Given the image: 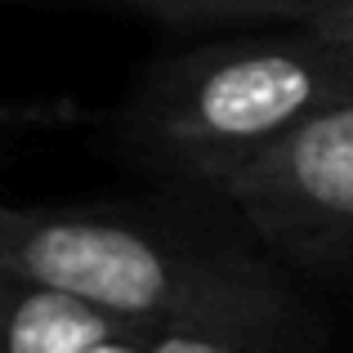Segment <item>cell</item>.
Here are the masks:
<instances>
[{
	"label": "cell",
	"instance_id": "ba28073f",
	"mask_svg": "<svg viewBox=\"0 0 353 353\" xmlns=\"http://www.w3.org/2000/svg\"><path fill=\"white\" fill-rule=\"evenodd\" d=\"M94 5H125V9H148V0H94Z\"/></svg>",
	"mask_w": 353,
	"mask_h": 353
},
{
	"label": "cell",
	"instance_id": "8992f818",
	"mask_svg": "<svg viewBox=\"0 0 353 353\" xmlns=\"http://www.w3.org/2000/svg\"><path fill=\"white\" fill-rule=\"evenodd\" d=\"M304 27L353 72V0H336V5L318 9L313 18H304Z\"/></svg>",
	"mask_w": 353,
	"mask_h": 353
},
{
	"label": "cell",
	"instance_id": "5b68a950",
	"mask_svg": "<svg viewBox=\"0 0 353 353\" xmlns=\"http://www.w3.org/2000/svg\"><path fill=\"white\" fill-rule=\"evenodd\" d=\"M336 0H148L143 14L165 23H233V18H286L304 23Z\"/></svg>",
	"mask_w": 353,
	"mask_h": 353
},
{
	"label": "cell",
	"instance_id": "3957f363",
	"mask_svg": "<svg viewBox=\"0 0 353 353\" xmlns=\"http://www.w3.org/2000/svg\"><path fill=\"white\" fill-rule=\"evenodd\" d=\"M246 237L300 273H353V85L224 192Z\"/></svg>",
	"mask_w": 353,
	"mask_h": 353
},
{
	"label": "cell",
	"instance_id": "52a82bcc",
	"mask_svg": "<svg viewBox=\"0 0 353 353\" xmlns=\"http://www.w3.org/2000/svg\"><path fill=\"white\" fill-rule=\"evenodd\" d=\"M72 103H0V130H27V125H59L72 121Z\"/></svg>",
	"mask_w": 353,
	"mask_h": 353
},
{
	"label": "cell",
	"instance_id": "6da1fadb",
	"mask_svg": "<svg viewBox=\"0 0 353 353\" xmlns=\"http://www.w3.org/2000/svg\"><path fill=\"white\" fill-rule=\"evenodd\" d=\"M0 273L130 327L331 353L327 322L255 241L125 206H0Z\"/></svg>",
	"mask_w": 353,
	"mask_h": 353
},
{
	"label": "cell",
	"instance_id": "277c9868",
	"mask_svg": "<svg viewBox=\"0 0 353 353\" xmlns=\"http://www.w3.org/2000/svg\"><path fill=\"white\" fill-rule=\"evenodd\" d=\"M0 353H268L241 340L148 331L50 286L0 273Z\"/></svg>",
	"mask_w": 353,
	"mask_h": 353
},
{
	"label": "cell",
	"instance_id": "7a4b0ae2",
	"mask_svg": "<svg viewBox=\"0 0 353 353\" xmlns=\"http://www.w3.org/2000/svg\"><path fill=\"white\" fill-rule=\"evenodd\" d=\"M349 85L345 63L304 23H286L157 59L117 103L112 134L152 174L224 197Z\"/></svg>",
	"mask_w": 353,
	"mask_h": 353
}]
</instances>
